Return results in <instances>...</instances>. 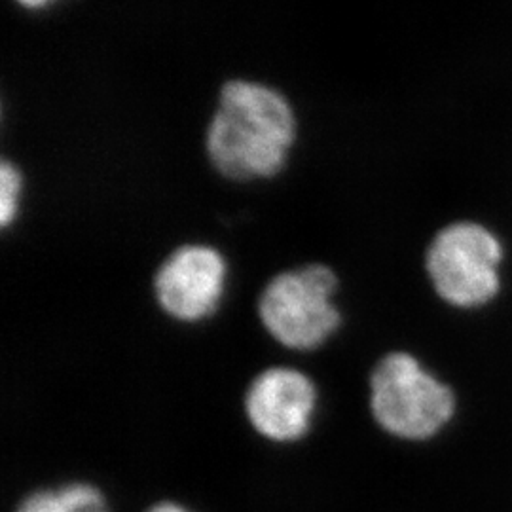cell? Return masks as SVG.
Returning <instances> with one entry per match:
<instances>
[{"mask_svg": "<svg viewBox=\"0 0 512 512\" xmlns=\"http://www.w3.org/2000/svg\"><path fill=\"white\" fill-rule=\"evenodd\" d=\"M298 133L289 99L258 80L230 78L205 128V156L228 181L251 183L283 171Z\"/></svg>", "mask_w": 512, "mask_h": 512, "instance_id": "1", "label": "cell"}, {"mask_svg": "<svg viewBox=\"0 0 512 512\" xmlns=\"http://www.w3.org/2000/svg\"><path fill=\"white\" fill-rule=\"evenodd\" d=\"M338 287V275L323 262L272 275L256 300L262 329L283 348H321L342 325V311L334 300Z\"/></svg>", "mask_w": 512, "mask_h": 512, "instance_id": "2", "label": "cell"}, {"mask_svg": "<svg viewBox=\"0 0 512 512\" xmlns=\"http://www.w3.org/2000/svg\"><path fill=\"white\" fill-rule=\"evenodd\" d=\"M370 410L401 439L433 437L454 414V395L406 351L384 355L370 374Z\"/></svg>", "mask_w": 512, "mask_h": 512, "instance_id": "3", "label": "cell"}, {"mask_svg": "<svg viewBox=\"0 0 512 512\" xmlns=\"http://www.w3.org/2000/svg\"><path fill=\"white\" fill-rule=\"evenodd\" d=\"M501 245L484 226L456 222L433 238L425 268L435 291L450 304L478 306L499 289Z\"/></svg>", "mask_w": 512, "mask_h": 512, "instance_id": "4", "label": "cell"}, {"mask_svg": "<svg viewBox=\"0 0 512 512\" xmlns=\"http://www.w3.org/2000/svg\"><path fill=\"white\" fill-rule=\"evenodd\" d=\"M228 264L209 243H183L158 264L152 294L173 321L194 325L213 317L226 291Z\"/></svg>", "mask_w": 512, "mask_h": 512, "instance_id": "5", "label": "cell"}, {"mask_svg": "<svg viewBox=\"0 0 512 512\" xmlns=\"http://www.w3.org/2000/svg\"><path fill=\"white\" fill-rule=\"evenodd\" d=\"M245 416L256 433L274 442H296L310 431L317 387L302 370L270 366L245 391Z\"/></svg>", "mask_w": 512, "mask_h": 512, "instance_id": "6", "label": "cell"}, {"mask_svg": "<svg viewBox=\"0 0 512 512\" xmlns=\"http://www.w3.org/2000/svg\"><path fill=\"white\" fill-rule=\"evenodd\" d=\"M16 512H109V507L95 486L69 484L25 497Z\"/></svg>", "mask_w": 512, "mask_h": 512, "instance_id": "7", "label": "cell"}, {"mask_svg": "<svg viewBox=\"0 0 512 512\" xmlns=\"http://www.w3.org/2000/svg\"><path fill=\"white\" fill-rule=\"evenodd\" d=\"M23 177L16 164L10 160L0 162V226L8 230L19 213Z\"/></svg>", "mask_w": 512, "mask_h": 512, "instance_id": "8", "label": "cell"}, {"mask_svg": "<svg viewBox=\"0 0 512 512\" xmlns=\"http://www.w3.org/2000/svg\"><path fill=\"white\" fill-rule=\"evenodd\" d=\"M148 512H188L181 505H177V503H169V501H165V503H158V505H154L152 509Z\"/></svg>", "mask_w": 512, "mask_h": 512, "instance_id": "9", "label": "cell"}]
</instances>
